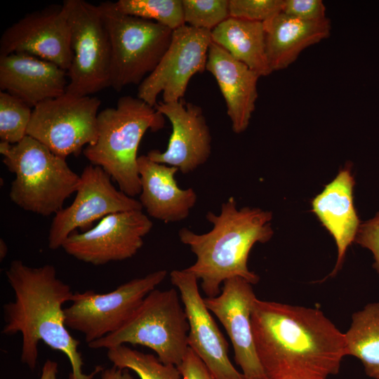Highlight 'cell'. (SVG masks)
I'll list each match as a JSON object with an SVG mask.
<instances>
[{
	"instance_id": "obj_4",
	"label": "cell",
	"mask_w": 379,
	"mask_h": 379,
	"mask_svg": "<svg viewBox=\"0 0 379 379\" xmlns=\"http://www.w3.org/2000/svg\"><path fill=\"white\" fill-rule=\"evenodd\" d=\"M165 125L164 116L138 97H121L115 107L98 113L95 142L83 151L91 164L101 167L119 190L133 197L140 194L138 150L146 131Z\"/></svg>"
},
{
	"instance_id": "obj_32",
	"label": "cell",
	"mask_w": 379,
	"mask_h": 379,
	"mask_svg": "<svg viewBox=\"0 0 379 379\" xmlns=\"http://www.w3.org/2000/svg\"><path fill=\"white\" fill-rule=\"evenodd\" d=\"M177 368L182 379H215L203 361L190 347Z\"/></svg>"
},
{
	"instance_id": "obj_31",
	"label": "cell",
	"mask_w": 379,
	"mask_h": 379,
	"mask_svg": "<svg viewBox=\"0 0 379 379\" xmlns=\"http://www.w3.org/2000/svg\"><path fill=\"white\" fill-rule=\"evenodd\" d=\"M354 242L372 252L373 267L379 275V212L373 218L360 224Z\"/></svg>"
},
{
	"instance_id": "obj_19",
	"label": "cell",
	"mask_w": 379,
	"mask_h": 379,
	"mask_svg": "<svg viewBox=\"0 0 379 379\" xmlns=\"http://www.w3.org/2000/svg\"><path fill=\"white\" fill-rule=\"evenodd\" d=\"M206 70L217 81L233 132L243 133L255 110L260 76L213 42L209 46Z\"/></svg>"
},
{
	"instance_id": "obj_30",
	"label": "cell",
	"mask_w": 379,
	"mask_h": 379,
	"mask_svg": "<svg viewBox=\"0 0 379 379\" xmlns=\"http://www.w3.org/2000/svg\"><path fill=\"white\" fill-rule=\"evenodd\" d=\"M281 13L305 21L326 18V6L321 0H284Z\"/></svg>"
},
{
	"instance_id": "obj_14",
	"label": "cell",
	"mask_w": 379,
	"mask_h": 379,
	"mask_svg": "<svg viewBox=\"0 0 379 379\" xmlns=\"http://www.w3.org/2000/svg\"><path fill=\"white\" fill-rule=\"evenodd\" d=\"M22 53L51 62L68 71L72 59L66 4L25 15L2 34L0 56Z\"/></svg>"
},
{
	"instance_id": "obj_12",
	"label": "cell",
	"mask_w": 379,
	"mask_h": 379,
	"mask_svg": "<svg viewBox=\"0 0 379 379\" xmlns=\"http://www.w3.org/2000/svg\"><path fill=\"white\" fill-rule=\"evenodd\" d=\"M142 209L140 201L114 187L111 177L101 167L86 166L73 202L55 214L48 232V247L53 250L62 247L77 229L85 232L94 221L109 214Z\"/></svg>"
},
{
	"instance_id": "obj_34",
	"label": "cell",
	"mask_w": 379,
	"mask_h": 379,
	"mask_svg": "<svg viewBox=\"0 0 379 379\" xmlns=\"http://www.w3.org/2000/svg\"><path fill=\"white\" fill-rule=\"evenodd\" d=\"M58 365L55 361L47 359L43 365L39 379H57Z\"/></svg>"
},
{
	"instance_id": "obj_15",
	"label": "cell",
	"mask_w": 379,
	"mask_h": 379,
	"mask_svg": "<svg viewBox=\"0 0 379 379\" xmlns=\"http://www.w3.org/2000/svg\"><path fill=\"white\" fill-rule=\"evenodd\" d=\"M180 293L190 330L188 346L203 361L215 379H246L228 357L229 345L201 296L198 279L185 270L170 273Z\"/></svg>"
},
{
	"instance_id": "obj_6",
	"label": "cell",
	"mask_w": 379,
	"mask_h": 379,
	"mask_svg": "<svg viewBox=\"0 0 379 379\" xmlns=\"http://www.w3.org/2000/svg\"><path fill=\"white\" fill-rule=\"evenodd\" d=\"M180 300L175 288L154 289L119 330L88 346L108 350L140 345L152 350L162 363L178 366L189 349L190 326Z\"/></svg>"
},
{
	"instance_id": "obj_9",
	"label": "cell",
	"mask_w": 379,
	"mask_h": 379,
	"mask_svg": "<svg viewBox=\"0 0 379 379\" xmlns=\"http://www.w3.org/2000/svg\"><path fill=\"white\" fill-rule=\"evenodd\" d=\"M166 275V270H158L107 293H74L71 305L64 310L66 326L84 334L87 344L117 331Z\"/></svg>"
},
{
	"instance_id": "obj_26",
	"label": "cell",
	"mask_w": 379,
	"mask_h": 379,
	"mask_svg": "<svg viewBox=\"0 0 379 379\" xmlns=\"http://www.w3.org/2000/svg\"><path fill=\"white\" fill-rule=\"evenodd\" d=\"M117 8L175 30L185 25L182 0H119Z\"/></svg>"
},
{
	"instance_id": "obj_2",
	"label": "cell",
	"mask_w": 379,
	"mask_h": 379,
	"mask_svg": "<svg viewBox=\"0 0 379 379\" xmlns=\"http://www.w3.org/2000/svg\"><path fill=\"white\" fill-rule=\"evenodd\" d=\"M14 300L3 306L4 326L1 333L22 335L20 361L33 371L37 365L39 344L44 342L68 359L75 379H93L103 368L97 366L88 375L83 373L84 361L78 350L79 340L65 324V308L74 293L71 286L57 277L51 265L29 267L13 260L6 271Z\"/></svg>"
},
{
	"instance_id": "obj_23",
	"label": "cell",
	"mask_w": 379,
	"mask_h": 379,
	"mask_svg": "<svg viewBox=\"0 0 379 379\" xmlns=\"http://www.w3.org/2000/svg\"><path fill=\"white\" fill-rule=\"evenodd\" d=\"M211 40L260 77L272 72L266 54L262 22L230 17L211 31Z\"/></svg>"
},
{
	"instance_id": "obj_11",
	"label": "cell",
	"mask_w": 379,
	"mask_h": 379,
	"mask_svg": "<svg viewBox=\"0 0 379 379\" xmlns=\"http://www.w3.org/2000/svg\"><path fill=\"white\" fill-rule=\"evenodd\" d=\"M211 31L185 25L173 32L170 45L154 70L138 85L137 97L152 107L183 99L191 78L206 70Z\"/></svg>"
},
{
	"instance_id": "obj_18",
	"label": "cell",
	"mask_w": 379,
	"mask_h": 379,
	"mask_svg": "<svg viewBox=\"0 0 379 379\" xmlns=\"http://www.w3.org/2000/svg\"><path fill=\"white\" fill-rule=\"evenodd\" d=\"M67 72L27 53L0 56V89L34 108L66 93Z\"/></svg>"
},
{
	"instance_id": "obj_17",
	"label": "cell",
	"mask_w": 379,
	"mask_h": 379,
	"mask_svg": "<svg viewBox=\"0 0 379 379\" xmlns=\"http://www.w3.org/2000/svg\"><path fill=\"white\" fill-rule=\"evenodd\" d=\"M154 108L172 126L164 152L153 149L147 156L153 161L175 166L182 173L192 172L206 163L211 153V135L201 108L183 99L157 102Z\"/></svg>"
},
{
	"instance_id": "obj_27",
	"label": "cell",
	"mask_w": 379,
	"mask_h": 379,
	"mask_svg": "<svg viewBox=\"0 0 379 379\" xmlns=\"http://www.w3.org/2000/svg\"><path fill=\"white\" fill-rule=\"evenodd\" d=\"M32 109L18 98L0 92L1 142L14 145L27 135Z\"/></svg>"
},
{
	"instance_id": "obj_16",
	"label": "cell",
	"mask_w": 379,
	"mask_h": 379,
	"mask_svg": "<svg viewBox=\"0 0 379 379\" xmlns=\"http://www.w3.org/2000/svg\"><path fill=\"white\" fill-rule=\"evenodd\" d=\"M253 284L241 277L223 282L222 291L204 302L224 326L232 344L234 359L246 379H267L256 354L251 312L257 298Z\"/></svg>"
},
{
	"instance_id": "obj_22",
	"label": "cell",
	"mask_w": 379,
	"mask_h": 379,
	"mask_svg": "<svg viewBox=\"0 0 379 379\" xmlns=\"http://www.w3.org/2000/svg\"><path fill=\"white\" fill-rule=\"evenodd\" d=\"M266 54L272 72L287 68L307 47L328 38L331 20L305 21L283 13L263 23Z\"/></svg>"
},
{
	"instance_id": "obj_10",
	"label": "cell",
	"mask_w": 379,
	"mask_h": 379,
	"mask_svg": "<svg viewBox=\"0 0 379 379\" xmlns=\"http://www.w3.org/2000/svg\"><path fill=\"white\" fill-rule=\"evenodd\" d=\"M100 106L97 97L68 93L45 100L33 108L27 135L64 159L77 154L97 139Z\"/></svg>"
},
{
	"instance_id": "obj_20",
	"label": "cell",
	"mask_w": 379,
	"mask_h": 379,
	"mask_svg": "<svg viewBox=\"0 0 379 379\" xmlns=\"http://www.w3.org/2000/svg\"><path fill=\"white\" fill-rule=\"evenodd\" d=\"M138 166L141 185L139 201L147 213L165 222L187 218L197 196L192 188L178 186L175 174L179 169L154 162L147 155L138 157Z\"/></svg>"
},
{
	"instance_id": "obj_21",
	"label": "cell",
	"mask_w": 379,
	"mask_h": 379,
	"mask_svg": "<svg viewBox=\"0 0 379 379\" xmlns=\"http://www.w3.org/2000/svg\"><path fill=\"white\" fill-rule=\"evenodd\" d=\"M354 179L347 164L312 201V211L333 236L338 250L335 267L341 268L347 249L354 241L359 220L354 206Z\"/></svg>"
},
{
	"instance_id": "obj_8",
	"label": "cell",
	"mask_w": 379,
	"mask_h": 379,
	"mask_svg": "<svg viewBox=\"0 0 379 379\" xmlns=\"http://www.w3.org/2000/svg\"><path fill=\"white\" fill-rule=\"evenodd\" d=\"M73 59L66 93L86 96L110 87L111 49L98 6L65 0Z\"/></svg>"
},
{
	"instance_id": "obj_1",
	"label": "cell",
	"mask_w": 379,
	"mask_h": 379,
	"mask_svg": "<svg viewBox=\"0 0 379 379\" xmlns=\"http://www.w3.org/2000/svg\"><path fill=\"white\" fill-rule=\"evenodd\" d=\"M251 326L267 379H327L347 356L344 333L318 308L256 298Z\"/></svg>"
},
{
	"instance_id": "obj_29",
	"label": "cell",
	"mask_w": 379,
	"mask_h": 379,
	"mask_svg": "<svg viewBox=\"0 0 379 379\" xmlns=\"http://www.w3.org/2000/svg\"><path fill=\"white\" fill-rule=\"evenodd\" d=\"M284 0H229L230 17L265 22L282 11Z\"/></svg>"
},
{
	"instance_id": "obj_25",
	"label": "cell",
	"mask_w": 379,
	"mask_h": 379,
	"mask_svg": "<svg viewBox=\"0 0 379 379\" xmlns=\"http://www.w3.org/2000/svg\"><path fill=\"white\" fill-rule=\"evenodd\" d=\"M107 356L113 366L131 370L140 379H180L177 366L165 364L152 354H145L121 345L107 350Z\"/></svg>"
},
{
	"instance_id": "obj_13",
	"label": "cell",
	"mask_w": 379,
	"mask_h": 379,
	"mask_svg": "<svg viewBox=\"0 0 379 379\" xmlns=\"http://www.w3.org/2000/svg\"><path fill=\"white\" fill-rule=\"evenodd\" d=\"M152 227V222L142 210L112 213L95 227L71 234L62 248L77 260L94 265L124 260L136 254Z\"/></svg>"
},
{
	"instance_id": "obj_5",
	"label": "cell",
	"mask_w": 379,
	"mask_h": 379,
	"mask_svg": "<svg viewBox=\"0 0 379 379\" xmlns=\"http://www.w3.org/2000/svg\"><path fill=\"white\" fill-rule=\"evenodd\" d=\"M0 153L4 165L15 175L10 198L23 210L44 216L55 214L77 190L80 176L66 159L31 136L14 145L1 142Z\"/></svg>"
},
{
	"instance_id": "obj_24",
	"label": "cell",
	"mask_w": 379,
	"mask_h": 379,
	"mask_svg": "<svg viewBox=\"0 0 379 379\" xmlns=\"http://www.w3.org/2000/svg\"><path fill=\"white\" fill-rule=\"evenodd\" d=\"M344 334L347 355L359 359L368 377L379 379V302L354 312Z\"/></svg>"
},
{
	"instance_id": "obj_35",
	"label": "cell",
	"mask_w": 379,
	"mask_h": 379,
	"mask_svg": "<svg viewBox=\"0 0 379 379\" xmlns=\"http://www.w3.org/2000/svg\"><path fill=\"white\" fill-rule=\"evenodd\" d=\"M8 253V247L4 240H0V258L4 259Z\"/></svg>"
},
{
	"instance_id": "obj_7",
	"label": "cell",
	"mask_w": 379,
	"mask_h": 379,
	"mask_svg": "<svg viewBox=\"0 0 379 379\" xmlns=\"http://www.w3.org/2000/svg\"><path fill=\"white\" fill-rule=\"evenodd\" d=\"M98 6L111 49L110 87L117 91L140 83L158 65L173 30L119 11L114 2Z\"/></svg>"
},
{
	"instance_id": "obj_28",
	"label": "cell",
	"mask_w": 379,
	"mask_h": 379,
	"mask_svg": "<svg viewBox=\"0 0 379 379\" xmlns=\"http://www.w3.org/2000/svg\"><path fill=\"white\" fill-rule=\"evenodd\" d=\"M185 25L212 31L230 18L229 0H182Z\"/></svg>"
},
{
	"instance_id": "obj_33",
	"label": "cell",
	"mask_w": 379,
	"mask_h": 379,
	"mask_svg": "<svg viewBox=\"0 0 379 379\" xmlns=\"http://www.w3.org/2000/svg\"><path fill=\"white\" fill-rule=\"evenodd\" d=\"M68 379H75L72 373H69ZM101 379H133L128 370H122L115 366L102 369L101 371Z\"/></svg>"
},
{
	"instance_id": "obj_3",
	"label": "cell",
	"mask_w": 379,
	"mask_h": 379,
	"mask_svg": "<svg viewBox=\"0 0 379 379\" xmlns=\"http://www.w3.org/2000/svg\"><path fill=\"white\" fill-rule=\"evenodd\" d=\"M206 218L213 225L206 233L197 234L186 227L178 232L180 241L197 256L196 262L184 270L201 281L207 297L219 295L220 285L232 277L257 284L260 278L249 270L248 258L255 244L265 243L273 236L272 213L248 206L238 209L230 197L221 205L220 214L208 211Z\"/></svg>"
}]
</instances>
